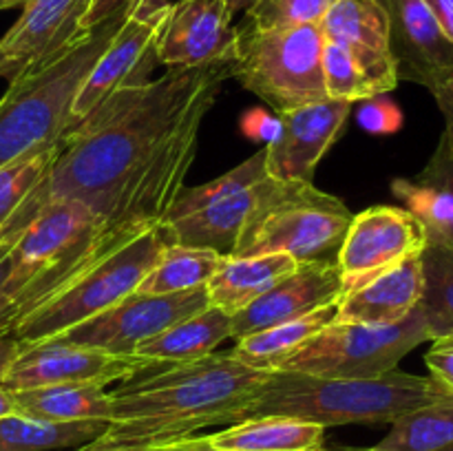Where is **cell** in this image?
Returning <instances> with one entry per match:
<instances>
[{
  "mask_svg": "<svg viewBox=\"0 0 453 451\" xmlns=\"http://www.w3.org/2000/svg\"><path fill=\"white\" fill-rule=\"evenodd\" d=\"M234 66V57L168 66L115 91L62 137L56 164L29 199L38 208L82 202L109 233L164 224L195 162L203 118Z\"/></svg>",
  "mask_w": 453,
  "mask_h": 451,
  "instance_id": "obj_1",
  "label": "cell"
},
{
  "mask_svg": "<svg viewBox=\"0 0 453 451\" xmlns=\"http://www.w3.org/2000/svg\"><path fill=\"white\" fill-rule=\"evenodd\" d=\"M135 0L100 25L84 31L73 44L38 69L9 82L0 97V166L12 159L60 141L73 128L75 96Z\"/></svg>",
  "mask_w": 453,
  "mask_h": 451,
  "instance_id": "obj_4",
  "label": "cell"
},
{
  "mask_svg": "<svg viewBox=\"0 0 453 451\" xmlns=\"http://www.w3.org/2000/svg\"><path fill=\"white\" fill-rule=\"evenodd\" d=\"M171 243L164 224L137 230L106 246L100 255L49 292L12 325L20 348L60 336L137 292Z\"/></svg>",
  "mask_w": 453,
  "mask_h": 451,
  "instance_id": "obj_5",
  "label": "cell"
},
{
  "mask_svg": "<svg viewBox=\"0 0 453 451\" xmlns=\"http://www.w3.org/2000/svg\"><path fill=\"white\" fill-rule=\"evenodd\" d=\"M429 93L436 97L438 109L445 118V131L442 133L453 141V69Z\"/></svg>",
  "mask_w": 453,
  "mask_h": 451,
  "instance_id": "obj_39",
  "label": "cell"
},
{
  "mask_svg": "<svg viewBox=\"0 0 453 451\" xmlns=\"http://www.w3.org/2000/svg\"><path fill=\"white\" fill-rule=\"evenodd\" d=\"M226 339H233V317L208 305L202 312L144 340L135 349V356L153 363H188L217 352Z\"/></svg>",
  "mask_w": 453,
  "mask_h": 451,
  "instance_id": "obj_25",
  "label": "cell"
},
{
  "mask_svg": "<svg viewBox=\"0 0 453 451\" xmlns=\"http://www.w3.org/2000/svg\"><path fill=\"white\" fill-rule=\"evenodd\" d=\"M425 246L427 233L407 208L372 206L358 212L349 221L336 255L343 294L420 255Z\"/></svg>",
  "mask_w": 453,
  "mask_h": 451,
  "instance_id": "obj_12",
  "label": "cell"
},
{
  "mask_svg": "<svg viewBox=\"0 0 453 451\" xmlns=\"http://www.w3.org/2000/svg\"><path fill=\"white\" fill-rule=\"evenodd\" d=\"M106 429V420L51 423L25 414H12L0 418V451L78 449L104 436Z\"/></svg>",
  "mask_w": 453,
  "mask_h": 451,
  "instance_id": "obj_28",
  "label": "cell"
},
{
  "mask_svg": "<svg viewBox=\"0 0 453 451\" xmlns=\"http://www.w3.org/2000/svg\"><path fill=\"white\" fill-rule=\"evenodd\" d=\"M341 296L343 279L336 261L327 256L303 261L265 294L233 314V339L317 312L326 305L339 303Z\"/></svg>",
  "mask_w": 453,
  "mask_h": 451,
  "instance_id": "obj_18",
  "label": "cell"
},
{
  "mask_svg": "<svg viewBox=\"0 0 453 451\" xmlns=\"http://www.w3.org/2000/svg\"><path fill=\"white\" fill-rule=\"evenodd\" d=\"M150 365L153 361L140 356H122L88 345L49 339L20 348L4 374L3 387L9 392H20L47 385L122 383Z\"/></svg>",
  "mask_w": 453,
  "mask_h": 451,
  "instance_id": "obj_13",
  "label": "cell"
},
{
  "mask_svg": "<svg viewBox=\"0 0 453 451\" xmlns=\"http://www.w3.org/2000/svg\"><path fill=\"white\" fill-rule=\"evenodd\" d=\"M270 371L233 354L212 352L188 363H153L111 392V442H168L215 424H234Z\"/></svg>",
  "mask_w": 453,
  "mask_h": 451,
  "instance_id": "obj_2",
  "label": "cell"
},
{
  "mask_svg": "<svg viewBox=\"0 0 453 451\" xmlns=\"http://www.w3.org/2000/svg\"><path fill=\"white\" fill-rule=\"evenodd\" d=\"M18 352H20V340L13 334L12 327H0V385Z\"/></svg>",
  "mask_w": 453,
  "mask_h": 451,
  "instance_id": "obj_41",
  "label": "cell"
},
{
  "mask_svg": "<svg viewBox=\"0 0 453 451\" xmlns=\"http://www.w3.org/2000/svg\"><path fill=\"white\" fill-rule=\"evenodd\" d=\"M208 438L215 447L228 451H323L326 427L288 416H259Z\"/></svg>",
  "mask_w": 453,
  "mask_h": 451,
  "instance_id": "obj_24",
  "label": "cell"
},
{
  "mask_svg": "<svg viewBox=\"0 0 453 451\" xmlns=\"http://www.w3.org/2000/svg\"><path fill=\"white\" fill-rule=\"evenodd\" d=\"M234 78L274 113L326 100L323 35L319 25L237 27Z\"/></svg>",
  "mask_w": 453,
  "mask_h": 451,
  "instance_id": "obj_8",
  "label": "cell"
},
{
  "mask_svg": "<svg viewBox=\"0 0 453 451\" xmlns=\"http://www.w3.org/2000/svg\"><path fill=\"white\" fill-rule=\"evenodd\" d=\"M425 340L429 334L420 308L388 325L332 321L286 358L279 370L323 378H376L396 370L398 363Z\"/></svg>",
  "mask_w": 453,
  "mask_h": 451,
  "instance_id": "obj_9",
  "label": "cell"
},
{
  "mask_svg": "<svg viewBox=\"0 0 453 451\" xmlns=\"http://www.w3.org/2000/svg\"><path fill=\"white\" fill-rule=\"evenodd\" d=\"M155 451H228V449H219V447H215L208 436H186V438H180V440L159 442Z\"/></svg>",
  "mask_w": 453,
  "mask_h": 451,
  "instance_id": "obj_40",
  "label": "cell"
},
{
  "mask_svg": "<svg viewBox=\"0 0 453 451\" xmlns=\"http://www.w3.org/2000/svg\"><path fill=\"white\" fill-rule=\"evenodd\" d=\"M255 186L219 199L193 215L164 221L171 243L212 250L221 256H233L248 212L252 210V203H255Z\"/></svg>",
  "mask_w": 453,
  "mask_h": 451,
  "instance_id": "obj_23",
  "label": "cell"
},
{
  "mask_svg": "<svg viewBox=\"0 0 453 451\" xmlns=\"http://www.w3.org/2000/svg\"><path fill=\"white\" fill-rule=\"evenodd\" d=\"M423 296L420 314L429 340L453 336V250L442 243L427 241L423 255Z\"/></svg>",
  "mask_w": 453,
  "mask_h": 451,
  "instance_id": "obj_31",
  "label": "cell"
},
{
  "mask_svg": "<svg viewBox=\"0 0 453 451\" xmlns=\"http://www.w3.org/2000/svg\"><path fill=\"white\" fill-rule=\"evenodd\" d=\"M352 102L332 100L296 106L277 115V133L265 146L270 177L312 184L319 162L343 131Z\"/></svg>",
  "mask_w": 453,
  "mask_h": 451,
  "instance_id": "obj_15",
  "label": "cell"
},
{
  "mask_svg": "<svg viewBox=\"0 0 453 451\" xmlns=\"http://www.w3.org/2000/svg\"><path fill=\"white\" fill-rule=\"evenodd\" d=\"M206 287L188 292H175V294H140L133 292L131 296L119 303L111 305L104 312L96 314L88 321L71 327L58 340L75 345H88V348L102 349L109 354H122V356H135V349L144 340L162 334L175 323L193 317L208 308Z\"/></svg>",
  "mask_w": 453,
  "mask_h": 451,
  "instance_id": "obj_11",
  "label": "cell"
},
{
  "mask_svg": "<svg viewBox=\"0 0 453 451\" xmlns=\"http://www.w3.org/2000/svg\"><path fill=\"white\" fill-rule=\"evenodd\" d=\"M60 141L40 146L0 166V230L16 215L29 195L47 180L49 171L60 155Z\"/></svg>",
  "mask_w": 453,
  "mask_h": 451,
  "instance_id": "obj_32",
  "label": "cell"
},
{
  "mask_svg": "<svg viewBox=\"0 0 453 451\" xmlns=\"http://www.w3.org/2000/svg\"><path fill=\"white\" fill-rule=\"evenodd\" d=\"M224 256L202 248L168 243L159 259L140 283V294H175V292L206 287Z\"/></svg>",
  "mask_w": 453,
  "mask_h": 451,
  "instance_id": "obj_29",
  "label": "cell"
},
{
  "mask_svg": "<svg viewBox=\"0 0 453 451\" xmlns=\"http://www.w3.org/2000/svg\"><path fill=\"white\" fill-rule=\"evenodd\" d=\"M157 445L159 442H133V445H127V442H111L102 436L73 451H155Z\"/></svg>",
  "mask_w": 453,
  "mask_h": 451,
  "instance_id": "obj_43",
  "label": "cell"
},
{
  "mask_svg": "<svg viewBox=\"0 0 453 451\" xmlns=\"http://www.w3.org/2000/svg\"><path fill=\"white\" fill-rule=\"evenodd\" d=\"M425 363L429 367V376L453 394V336L434 340L432 349L425 354Z\"/></svg>",
  "mask_w": 453,
  "mask_h": 451,
  "instance_id": "obj_37",
  "label": "cell"
},
{
  "mask_svg": "<svg viewBox=\"0 0 453 451\" xmlns=\"http://www.w3.org/2000/svg\"><path fill=\"white\" fill-rule=\"evenodd\" d=\"M264 177H268V168H265V150L261 149L255 155H250L246 162L234 166L233 171L224 172L217 180L202 186H195V188H181L164 221L181 219L186 215H193V212L202 210V208L211 206V203L219 202V199H226L230 195L252 188Z\"/></svg>",
  "mask_w": 453,
  "mask_h": 451,
  "instance_id": "obj_33",
  "label": "cell"
},
{
  "mask_svg": "<svg viewBox=\"0 0 453 451\" xmlns=\"http://www.w3.org/2000/svg\"><path fill=\"white\" fill-rule=\"evenodd\" d=\"M25 3H29V0H0V11H3V9L18 7V4H25Z\"/></svg>",
  "mask_w": 453,
  "mask_h": 451,
  "instance_id": "obj_48",
  "label": "cell"
},
{
  "mask_svg": "<svg viewBox=\"0 0 453 451\" xmlns=\"http://www.w3.org/2000/svg\"><path fill=\"white\" fill-rule=\"evenodd\" d=\"M451 442L453 396L396 418L383 440L363 451H438Z\"/></svg>",
  "mask_w": 453,
  "mask_h": 451,
  "instance_id": "obj_30",
  "label": "cell"
},
{
  "mask_svg": "<svg viewBox=\"0 0 453 451\" xmlns=\"http://www.w3.org/2000/svg\"><path fill=\"white\" fill-rule=\"evenodd\" d=\"M423 255V252H420ZM410 256L388 272L345 292L336 303V323L388 325L410 317L423 296V261Z\"/></svg>",
  "mask_w": 453,
  "mask_h": 451,
  "instance_id": "obj_20",
  "label": "cell"
},
{
  "mask_svg": "<svg viewBox=\"0 0 453 451\" xmlns=\"http://www.w3.org/2000/svg\"><path fill=\"white\" fill-rule=\"evenodd\" d=\"M336 317V303L310 312L305 317L292 318V321L277 323L265 330L252 332V334L239 336L237 345L230 354L255 370L274 371L279 370L286 358L299 348H303L312 336H317L323 327L330 325Z\"/></svg>",
  "mask_w": 453,
  "mask_h": 451,
  "instance_id": "obj_27",
  "label": "cell"
},
{
  "mask_svg": "<svg viewBox=\"0 0 453 451\" xmlns=\"http://www.w3.org/2000/svg\"><path fill=\"white\" fill-rule=\"evenodd\" d=\"M326 40L349 51L374 96L398 87V65L389 42V25L379 0H336L319 22Z\"/></svg>",
  "mask_w": 453,
  "mask_h": 451,
  "instance_id": "obj_19",
  "label": "cell"
},
{
  "mask_svg": "<svg viewBox=\"0 0 453 451\" xmlns=\"http://www.w3.org/2000/svg\"><path fill=\"white\" fill-rule=\"evenodd\" d=\"M13 243L16 241L0 243V327H12V318H13V310L7 296V279H9V268H12L9 250H12Z\"/></svg>",
  "mask_w": 453,
  "mask_h": 451,
  "instance_id": "obj_38",
  "label": "cell"
},
{
  "mask_svg": "<svg viewBox=\"0 0 453 451\" xmlns=\"http://www.w3.org/2000/svg\"><path fill=\"white\" fill-rule=\"evenodd\" d=\"M361 451H363V449H361Z\"/></svg>",
  "mask_w": 453,
  "mask_h": 451,
  "instance_id": "obj_50",
  "label": "cell"
},
{
  "mask_svg": "<svg viewBox=\"0 0 453 451\" xmlns=\"http://www.w3.org/2000/svg\"><path fill=\"white\" fill-rule=\"evenodd\" d=\"M20 237V230H16V228H12V224H4L3 226V230H0V243H4V241H16V239Z\"/></svg>",
  "mask_w": 453,
  "mask_h": 451,
  "instance_id": "obj_46",
  "label": "cell"
},
{
  "mask_svg": "<svg viewBox=\"0 0 453 451\" xmlns=\"http://www.w3.org/2000/svg\"><path fill=\"white\" fill-rule=\"evenodd\" d=\"M128 3H131V0H93L87 18H84V29H91V27L100 25L102 20H106L109 16H113L115 11H119L122 7H127Z\"/></svg>",
  "mask_w": 453,
  "mask_h": 451,
  "instance_id": "obj_42",
  "label": "cell"
},
{
  "mask_svg": "<svg viewBox=\"0 0 453 451\" xmlns=\"http://www.w3.org/2000/svg\"><path fill=\"white\" fill-rule=\"evenodd\" d=\"M358 122L370 133H394L401 128L403 113L389 102L365 100L361 113H358Z\"/></svg>",
  "mask_w": 453,
  "mask_h": 451,
  "instance_id": "obj_36",
  "label": "cell"
},
{
  "mask_svg": "<svg viewBox=\"0 0 453 451\" xmlns=\"http://www.w3.org/2000/svg\"><path fill=\"white\" fill-rule=\"evenodd\" d=\"M299 265L290 255L274 252V255L255 256H224L219 268L215 270L211 281L206 283L208 303L226 314H237L248 308L252 301L277 286L286 274Z\"/></svg>",
  "mask_w": 453,
  "mask_h": 451,
  "instance_id": "obj_22",
  "label": "cell"
},
{
  "mask_svg": "<svg viewBox=\"0 0 453 451\" xmlns=\"http://www.w3.org/2000/svg\"><path fill=\"white\" fill-rule=\"evenodd\" d=\"M133 233H109L102 217L75 199L44 203L9 250L12 325L106 246Z\"/></svg>",
  "mask_w": 453,
  "mask_h": 451,
  "instance_id": "obj_6",
  "label": "cell"
},
{
  "mask_svg": "<svg viewBox=\"0 0 453 451\" xmlns=\"http://www.w3.org/2000/svg\"><path fill=\"white\" fill-rule=\"evenodd\" d=\"M323 84H326V96L332 100H343L354 104V102H365L376 97L348 49L332 42V40H326V44H323Z\"/></svg>",
  "mask_w": 453,
  "mask_h": 451,
  "instance_id": "obj_34",
  "label": "cell"
},
{
  "mask_svg": "<svg viewBox=\"0 0 453 451\" xmlns=\"http://www.w3.org/2000/svg\"><path fill=\"white\" fill-rule=\"evenodd\" d=\"M336 0H252L246 25L257 29L319 25Z\"/></svg>",
  "mask_w": 453,
  "mask_h": 451,
  "instance_id": "obj_35",
  "label": "cell"
},
{
  "mask_svg": "<svg viewBox=\"0 0 453 451\" xmlns=\"http://www.w3.org/2000/svg\"><path fill=\"white\" fill-rule=\"evenodd\" d=\"M18 411L31 418L51 423H78V420L113 418V396L104 385H47V387L12 392Z\"/></svg>",
  "mask_w": 453,
  "mask_h": 451,
  "instance_id": "obj_26",
  "label": "cell"
},
{
  "mask_svg": "<svg viewBox=\"0 0 453 451\" xmlns=\"http://www.w3.org/2000/svg\"><path fill=\"white\" fill-rule=\"evenodd\" d=\"M392 190L423 224L427 241L453 250V141L445 133L423 172L414 180H396Z\"/></svg>",
  "mask_w": 453,
  "mask_h": 451,
  "instance_id": "obj_21",
  "label": "cell"
},
{
  "mask_svg": "<svg viewBox=\"0 0 453 451\" xmlns=\"http://www.w3.org/2000/svg\"><path fill=\"white\" fill-rule=\"evenodd\" d=\"M168 0H135L124 18L122 27L109 47L97 57L96 66L75 96L73 126L115 91L131 84L149 82V73L157 65L155 42L168 16Z\"/></svg>",
  "mask_w": 453,
  "mask_h": 451,
  "instance_id": "obj_10",
  "label": "cell"
},
{
  "mask_svg": "<svg viewBox=\"0 0 453 451\" xmlns=\"http://www.w3.org/2000/svg\"><path fill=\"white\" fill-rule=\"evenodd\" d=\"M12 414H20V411H18V405H16V398H13V394L9 392L7 387H3V385H0V418H4V416H12Z\"/></svg>",
  "mask_w": 453,
  "mask_h": 451,
  "instance_id": "obj_45",
  "label": "cell"
},
{
  "mask_svg": "<svg viewBox=\"0 0 453 451\" xmlns=\"http://www.w3.org/2000/svg\"><path fill=\"white\" fill-rule=\"evenodd\" d=\"M388 16L398 80L432 91L453 69V42L425 0H379Z\"/></svg>",
  "mask_w": 453,
  "mask_h": 451,
  "instance_id": "obj_17",
  "label": "cell"
},
{
  "mask_svg": "<svg viewBox=\"0 0 453 451\" xmlns=\"http://www.w3.org/2000/svg\"><path fill=\"white\" fill-rule=\"evenodd\" d=\"M239 29L226 0H177L155 42L157 62L197 66L237 56Z\"/></svg>",
  "mask_w": 453,
  "mask_h": 451,
  "instance_id": "obj_16",
  "label": "cell"
},
{
  "mask_svg": "<svg viewBox=\"0 0 453 451\" xmlns=\"http://www.w3.org/2000/svg\"><path fill=\"white\" fill-rule=\"evenodd\" d=\"M438 451H453V442H451V445H447V447H442V449H438Z\"/></svg>",
  "mask_w": 453,
  "mask_h": 451,
  "instance_id": "obj_49",
  "label": "cell"
},
{
  "mask_svg": "<svg viewBox=\"0 0 453 451\" xmlns=\"http://www.w3.org/2000/svg\"><path fill=\"white\" fill-rule=\"evenodd\" d=\"M226 3H228L230 11H233V16H234V13H239V11H246V9L252 4V0H226Z\"/></svg>",
  "mask_w": 453,
  "mask_h": 451,
  "instance_id": "obj_47",
  "label": "cell"
},
{
  "mask_svg": "<svg viewBox=\"0 0 453 451\" xmlns=\"http://www.w3.org/2000/svg\"><path fill=\"white\" fill-rule=\"evenodd\" d=\"M453 394L432 376L388 371L376 378H323L301 371H270L243 418L288 416L321 427L389 423ZM239 420V423H242Z\"/></svg>",
  "mask_w": 453,
  "mask_h": 451,
  "instance_id": "obj_3",
  "label": "cell"
},
{
  "mask_svg": "<svg viewBox=\"0 0 453 451\" xmlns=\"http://www.w3.org/2000/svg\"><path fill=\"white\" fill-rule=\"evenodd\" d=\"M453 42V0H425Z\"/></svg>",
  "mask_w": 453,
  "mask_h": 451,
  "instance_id": "obj_44",
  "label": "cell"
},
{
  "mask_svg": "<svg viewBox=\"0 0 453 451\" xmlns=\"http://www.w3.org/2000/svg\"><path fill=\"white\" fill-rule=\"evenodd\" d=\"M93 0H29L0 38V78L13 82L38 69L84 34Z\"/></svg>",
  "mask_w": 453,
  "mask_h": 451,
  "instance_id": "obj_14",
  "label": "cell"
},
{
  "mask_svg": "<svg viewBox=\"0 0 453 451\" xmlns=\"http://www.w3.org/2000/svg\"><path fill=\"white\" fill-rule=\"evenodd\" d=\"M352 212L334 195L308 181L264 177L255 186V203L248 212L233 256L283 252L292 259H326L341 246Z\"/></svg>",
  "mask_w": 453,
  "mask_h": 451,
  "instance_id": "obj_7",
  "label": "cell"
}]
</instances>
